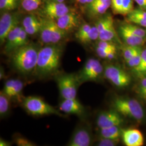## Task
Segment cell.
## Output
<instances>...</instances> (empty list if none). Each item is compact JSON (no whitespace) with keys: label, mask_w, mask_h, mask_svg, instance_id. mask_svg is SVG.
Instances as JSON below:
<instances>
[{"label":"cell","mask_w":146,"mask_h":146,"mask_svg":"<svg viewBox=\"0 0 146 146\" xmlns=\"http://www.w3.org/2000/svg\"><path fill=\"white\" fill-rule=\"evenodd\" d=\"M62 47L58 44H47L38 50L36 66L34 72L40 77L55 73L60 67Z\"/></svg>","instance_id":"6da1fadb"},{"label":"cell","mask_w":146,"mask_h":146,"mask_svg":"<svg viewBox=\"0 0 146 146\" xmlns=\"http://www.w3.org/2000/svg\"><path fill=\"white\" fill-rule=\"evenodd\" d=\"M39 49L31 44L20 47L11 53V62L19 72L28 74L34 72Z\"/></svg>","instance_id":"7a4b0ae2"},{"label":"cell","mask_w":146,"mask_h":146,"mask_svg":"<svg viewBox=\"0 0 146 146\" xmlns=\"http://www.w3.org/2000/svg\"><path fill=\"white\" fill-rule=\"evenodd\" d=\"M113 107L122 116L141 122L145 116L144 110L140 102L134 99L119 97L113 101Z\"/></svg>","instance_id":"3957f363"},{"label":"cell","mask_w":146,"mask_h":146,"mask_svg":"<svg viewBox=\"0 0 146 146\" xmlns=\"http://www.w3.org/2000/svg\"><path fill=\"white\" fill-rule=\"evenodd\" d=\"M24 108L30 114L35 116L55 115L61 116V113L40 97L30 96L23 101Z\"/></svg>","instance_id":"277c9868"},{"label":"cell","mask_w":146,"mask_h":146,"mask_svg":"<svg viewBox=\"0 0 146 146\" xmlns=\"http://www.w3.org/2000/svg\"><path fill=\"white\" fill-rule=\"evenodd\" d=\"M56 82L63 99L76 98L79 84L76 75L62 74L56 78Z\"/></svg>","instance_id":"5b68a950"},{"label":"cell","mask_w":146,"mask_h":146,"mask_svg":"<svg viewBox=\"0 0 146 146\" xmlns=\"http://www.w3.org/2000/svg\"><path fill=\"white\" fill-rule=\"evenodd\" d=\"M104 74L105 78L117 88H123L131 84V75L119 66L107 65L104 67Z\"/></svg>","instance_id":"8992f818"},{"label":"cell","mask_w":146,"mask_h":146,"mask_svg":"<svg viewBox=\"0 0 146 146\" xmlns=\"http://www.w3.org/2000/svg\"><path fill=\"white\" fill-rule=\"evenodd\" d=\"M95 25L99 31L100 41L119 42L114 19L111 14H108L100 17Z\"/></svg>","instance_id":"52a82bcc"},{"label":"cell","mask_w":146,"mask_h":146,"mask_svg":"<svg viewBox=\"0 0 146 146\" xmlns=\"http://www.w3.org/2000/svg\"><path fill=\"white\" fill-rule=\"evenodd\" d=\"M104 72V68L97 59L88 58L77 76L79 84L93 81L99 78Z\"/></svg>","instance_id":"ba28073f"},{"label":"cell","mask_w":146,"mask_h":146,"mask_svg":"<svg viewBox=\"0 0 146 146\" xmlns=\"http://www.w3.org/2000/svg\"><path fill=\"white\" fill-rule=\"evenodd\" d=\"M20 17L15 13L5 12L0 18V42L1 44L5 43L8 34L19 25Z\"/></svg>","instance_id":"9c48e42d"},{"label":"cell","mask_w":146,"mask_h":146,"mask_svg":"<svg viewBox=\"0 0 146 146\" xmlns=\"http://www.w3.org/2000/svg\"><path fill=\"white\" fill-rule=\"evenodd\" d=\"M123 122L124 120L122 115L115 110L101 112L96 120L97 125L100 129L120 126Z\"/></svg>","instance_id":"30bf717a"},{"label":"cell","mask_w":146,"mask_h":146,"mask_svg":"<svg viewBox=\"0 0 146 146\" xmlns=\"http://www.w3.org/2000/svg\"><path fill=\"white\" fill-rule=\"evenodd\" d=\"M71 11L72 10L64 2L60 3L50 0L43 7L42 13L45 17L56 21Z\"/></svg>","instance_id":"8fae6325"},{"label":"cell","mask_w":146,"mask_h":146,"mask_svg":"<svg viewBox=\"0 0 146 146\" xmlns=\"http://www.w3.org/2000/svg\"><path fill=\"white\" fill-rule=\"evenodd\" d=\"M55 21L58 26L67 33L78 29L81 25L80 16L73 11L58 18Z\"/></svg>","instance_id":"7c38bea8"},{"label":"cell","mask_w":146,"mask_h":146,"mask_svg":"<svg viewBox=\"0 0 146 146\" xmlns=\"http://www.w3.org/2000/svg\"><path fill=\"white\" fill-rule=\"evenodd\" d=\"M91 131L85 126L78 127L74 131L68 142L69 146H89L92 143Z\"/></svg>","instance_id":"4fadbf2b"},{"label":"cell","mask_w":146,"mask_h":146,"mask_svg":"<svg viewBox=\"0 0 146 146\" xmlns=\"http://www.w3.org/2000/svg\"><path fill=\"white\" fill-rule=\"evenodd\" d=\"M121 137L127 146H142L144 143L143 134L137 129H122Z\"/></svg>","instance_id":"5bb4252c"},{"label":"cell","mask_w":146,"mask_h":146,"mask_svg":"<svg viewBox=\"0 0 146 146\" xmlns=\"http://www.w3.org/2000/svg\"><path fill=\"white\" fill-rule=\"evenodd\" d=\"M61 111L66 114L82 116L84 114L85 109L76 98L62 99L59 105Z\"/></svg>","instance_id":"9a60e30c"},{"label":"cell","mask_w":146,"mask_h":146,"mask_svg":"<svg viewBox=\"0 0 146 146\" xmlns=\"http://www.w3.org/2000/svg\"><path fill=\"white\" fill-rule=\"evenodd\" d=\"M111 5V0H94L86 5V11L90 17L103 15Z\"/></svg>","instance_id":"2e32d148"},{"label":"cell","mask_w":146,"mask_h":146,"mask_svg":"<svg viewBox=\"0 0 146 146\" xmlns=\"http://www.w3.org/2000/svg\"><path fill=\"white\" fill-rule=\"evenodd\" d=\"M41 25V18H38L35 15L31 14L27 16L23 19L22 26L28 35H34L39 34Z\"/></svg>","instance_id":"e0dca14e"},{"label":"cell","mask_w":146,"mask_h":146,"mask_svg":"<svg viewBox=\"0 0 146 146\" xmlns=\"http://www.w3.org/2000/svg\"><path fill=\"white\" fill-rule=\"evenodd\" d=\"M120 36L127 45L131 46H142L146 42V38L137 36L128 31L123 25L119 27Z\"/></svg>","instance_id":"ac0fdd59"},{"label":"cell","mask_w":146,"mask_h":146,"mask_svg":"<svg viewBox=\"0 0 146 146\" xmlns=\"http://www.w3.org/2000/svg\"><path fill=\"white\" fill-rule=\"evenodd\" d=\"M127 16L128 22L146 28V11L140 7L133 9Z\"/></svg>","instance_id":"d6986e66"},{"label":"cell","mask_w":146,"mask_h":146,"mask_svg":"<svg viewBox=\"0 0 146 146\" xmlns=\"http://www.w3.org/2000/svg\"><path fill=\"white\" fill-rule=\"evenodd\" d=\"M22 28V26H20L19 25L8 34L5 40V46L4 48V52L5 54H11V53L13 52L16 41Z\"/></svg>","instance_id":"ffe728a7"},{"label":"cell","mask_w":146,"mask_h":146,"mask_svg":"<svg viewBox=\"0 0 146 146\" xmlns=\"http://www.w3.org/2000/svg\"><path fill=\"white\" fill-rule=\"evenodd\" d=\"M120 126H113L108 128H100V135L102 137L108 139H120L121 137L122 129L119 127Z\"/></svg>","instance_id":"44dd1931"},{"label":"cell","mask_w":146,"mask_h":146,"mask_svg":"<svg viewBox=\"0 0 146 146\" xmlns=\"http://www.w3.org/2000/svg\"><path fill=\"white\" fill-rule=\"evenodd\" d=\"M132 72L139 78L146 77V48L142 50L140 62L137 66L132 69Z\"/></svg>","instance_id":"7402d4cb"},{"label":"cell","mask_w":146,"mask_h":146,"mask_svg":"<svg viewBox=\"0 0 146 146\" xmlns=\"http://www.w3.org/2000/svg\"><path fill=\"white\" fill-rule=\"evenodd\" d=\"M11 99L3 92L0 93V115L1 117H4L9 111L10 107Z\"/></svg>","instance_id":"603a6c76"},{"label":"cell","mask_w":146,"mask_h":146,"mask_svg":"<svg viewBox=\"0 0 146 146\" xmlns=\"http://www.w3.org/2000/svg\"><path fill=\"white\" fill-rule=\"evenodd\" d=\"M42 1L43 0H20L22 8L28 12L37 10L41 5Z\"/></svg>","instance_id":"cb8c5ba5"},{"label":"cell","mask_w":146,"mask_h":146,"mask_svg":"<svg viewBox=\"0 0 146 146\" xmlns=\"http://www.w3.org/2000/svg\"><path fill=\"white\" fill-rule=\"evenodd\" d=\"M20 0H0V9L3 11H10L15 9Z\"/></svg>","instance_id":"d4e9b609"},{"label":"cell","mask_w":146,"mask_h":146,"mask_svg":"<svg viewBox=\"0 0 146 146\" xmlns=\"http://www.w3.org/2000/svg\"><path fill=\"white\" fill-rule=\"evenodd\" d=\"M91 28L92 26L87 23H83L81 24L75 33V37L76 39L81 43H82Z\"/></svg>","instance_id":"484cf974"},{"label":"cell","mask_w":146,"mask_h":146,"mask_svg":"<svg viewBox=\"0 0 146 146\" xmlns=\"http://www.w3.org/2000/svg\"><path fill=\"white\" fill-rule=\"evenodd\" d=\"M99 31L95 25L92 26L91 29L88 32L87 36L84 38V41L82 43L83 44H87L90 42H93L97 40H99Z\"/></svg>","instance_id":"4316f807"},{"label":"cell","mask_w":146,"mask_h":146,"mask_svg":"<svg viewBox=\"0 0 146 146\" xmlns=\"http://www.w3.org/2000/svg\"><path fill=\"white\" fill-rule=\"evenodd\" d=\"M122 25L128 31H131L133 34L137 36L146 38V31L145 29L141 28L139 27L135 26L131 23H127Z\"/></svg>","instance_id":"83f0119b"},{"label":"cell","mask_w":146,"mask_h":146,"mask_svg":"<svg viewBox=\"0 0 146 146\" xmlns=\"http://www.w3.org/2000/svg\"><path fill=\"white\" fill-rule=\"evenodd\" d=\"M28 34L27 33L26 31H25V29L23 28L21 30L19 36L17 37L16 41L15 43V45L14 47L13 52L14 50H15L16 49H17L20 47L25 46L28 44Z\"/></svg>","instance_id":"f1b7e54d"},{"label":"cell","mask_w":146,"mask_h":146,"mask_svg":"<svg viewBox=\"0 0 146 146\" xmlns=\"http://www.w3.org/2000/svg\"><path fill=\"white\" fill-rule=\"evenodd\" d=\"M140 47L141 46H131L127 44L125 46L122 47V54L125 61L131 59Z\"/></svg>","instance_id":"f546056e"},{"label":"cell","mask_w":146,"mask_h":146,"mask_svg":"<svg viewBox=\"0 0 146 146\" xmlns=\"http://www.w3.org/2000/svg\"><path fill=\"white\" fill-rule=\"evenodd\" d=\"M23 88V83L21 80L16 79L15 84L11 90L10 94H9L8 97L10 99L17 98L19 99L21 97V93Z\"/></svg>","instance_id":"4dcf8cb0"},{"label":"cell","mask_w":146,"mask_h":146,"mask_svg":"<svg viewBox=\"0 0 146 146\" xmlns=\"http://www.w3.org/2000/svg\"><path fill=\"white\" fill-rule=\"evenodd\" d=\"M142 52V49L141 47H140L138 49L137 52H136L135 54L131 58V59L125 61V62L129 67L133 68L139 65L141 60Z\"/></svg>","instance_id":"1f68e13d"},{"label":"cell","mask_w":146,"mask_h":146,"mask_svg":"<svg viewBox=\"0 0 146 146\" xmlns=\"http://www.w3.org/2000/svg\"><path fill=\"white\" fill-rule=\"evenodd\" d=\"M120 139H108L101 137L96 145L98 146H117L120 142Z\"/></svg>","instance_id":"d6a6232c"},{"label":"cell","mask_w":146,"mask_h":146,"mask_svg":"<svg viewBox=\"0 0 146 146\" xmlns=\"http://www.w3.org/2000/svg\"><path fill=\"white\" fill-rule=\"evenodd\" d=\"M133 10V0H123L122 6L121 15L127 16Z\"/></svg>","instance_id":"836d02e7"},{"label":"cell","mask_w":146,"mask_h":146,"mask_svg":"<svg viewBox=\"0 0 146 146\" xmlns=\"http://www.w3.org/2000/svg\"><path fill=\"white\" fill-rule=\"evenodd\" d=\"M96 47H100L106 50L117 51V47L115 43L110 41H100L97 43Z\"/></svg>","instance_id":"e575fe53"},{"label":"cell","mask_w":146,"mask_h":146,"mask_svg":"<svg viewBox=\"0 0 146 146\" xmlns=\"http://www.w3.org/2000/svg\"><path fill=\"white\" fill-rule=\"evenodd\" d=\"M123 1V0H111V7L114 14L121 15Z\"/></svg>","instance_id":"d590c367"},{"label":"cell","mask_w":146,"mask_h":146,"mask_svg":"<svg viewBox=\"0 0 146 146\" xmlns=\"http://www.w3.org/2000/svg\"><path fill=\"white\" fill-rule=\"evenodd\" d=\"M15 82L16 79L8 80L5 82V86H4V88H3V89L2 91L8 96L9 94H10L11 90L13 88V87L15 85Z\"/></svg>","instance_id":"8d00e7d4"},{"label":"cell","mask_w":146,"mask_h":146,"mask_svg":"<svg viewBox=\"0 0 146 146\" xmlns=\"http://www.w3.org/2000/svg\"><path fill=\"white\" fill-rule=\"evenodd\" d=\"M16 145L19 146H36L35 143L29 141L24 137H17L15 140Z\"/></svg>","instance_id":"74e56055"},{"label":"cell","mask_w":146,"mask_h":146,"mask_svg":"<svg viewBox=\"0 0 146 146\" xmlns=\"http://www.w3.org/2000/svg\"><path fill=\"white\" fill-rule=\"evenodd\" d=\"M112 52H114V50H109L104 49L100 47H96V52L97 53L98 55L102 58L107 59L109 54Z\"/></svg>","instance_id":"f35d334b"},{"label":"cell","mask_w":146,"mask_h":146,"mask_svg":"<svg viewBox=\"0 0 146 146\" xmlns=\"http://www.w3.org/2000/svg\"><path fill=\"white\" fill-rule=\"evenodd\" d=\"M141 82L137 87V93L139 94L146 90V77L141 78Z\"/></svg>","instance_id":"ab89813d"},{"label":"cell","mask_w":146,"mask_h":146,"mask_svg":"<svg viewBox=\"0 0 146 146\" xmlns=\"http://www.w3.org/2000/svg\"><path fill=\"white\" fill-rule=\"evenodd\" d=\"M141 9L146 11V0H135Z\"/></svg>","instance_id":"60d3db41"},{"label":"cell","mask_w":146,"mask_h":146,"mask_svg":"<svg viewBox=\"0 0 146 146\" xmlns=\"http://www.w3.org/2000/svg\"><path fill=\"white\" fill-rule=\"evenodd\" d=\"M11 144L10 142L8 141H5L3 139H0V146H11Z\"/></svg>","instance_id":"b9f144b4"},{"label":"cell","mask_w":146,"mask_h":146,"mask_svg":"<svg viewBox=\"0 0 146 146\" xmlns=\"http://www.w3.org/2000/svg\"><path fill=\"white\" fill-rule=\"evenodd\" d=\"M5 71L3 68H2V67H1V69H0V79H3L5 78Z\"/></svg>","instance_id":"7bdbcfd3"},{"label":"cell","mask_w":146,"mask_h":146,"mask_svg":"<svg viewBox=\"0 0 146 146\" xmlns=\"http://www.w3.org/2000/svg\"><path fill=\"white\" fill-rule=\"evenodd\" d=\"M139 96L142 99L144 100H146V90H145L144 92H142L141 93L139 94Z\"/></svg>","instance_id":"ee69618b"},{"label":"cell","mask_w":146,"mask_h":146,"mask_svg":"<svg viewBox=\"0 0 146 146\" xmlns=\"http://www.w3.org/2000/svg\"><path fill=\"white\" fill-rule=\"evenodd\" d=\"M86 1L87 0H76L77 3H80V4H82V5H86Z\"/></svg>","instance_id":"f6af8a7d"},{"label":"cell","mask_w":146,"mask_h":146,"mask_svg":"<svg viewBox=\"0 0 146 146\" xmlns=\"http://www.w3.org/2000/svg\"><path fill=\"white\" fill-rule=\"evenodd\" d=\"M53 1H55V2H60V3H63L64 2L65 0H52Z\"/></svg>","instance_id":"bcb514c9"}]
</instances>
